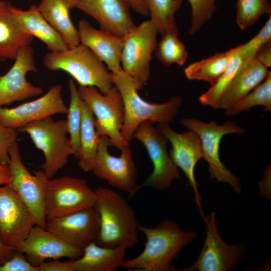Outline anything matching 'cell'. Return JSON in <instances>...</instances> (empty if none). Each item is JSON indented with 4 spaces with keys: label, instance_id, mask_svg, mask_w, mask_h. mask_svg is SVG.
<instances>
[{
    "label": "cell",
    "instance_id": "33",
    "mask_svg": "<svg viewBox=\"0 0 271 271\" xmlns=\"http://www.w3.org/2000/svg\"><path fill=\"white\" fill-rule=\"evenodd\" d=\"M178 35L174 33L165 34L157 43L155 50V57L166 67L173 64L182 66L187 59V51Z\"/></svg>",
    "mask_w": 271,
    "mask_h": 271
},
{
    "label": "cell",
    "instance_id": "39",
    "mask_svg": "<svg viewBox=\"0 0 271 271\" xmlns=\"http://www.w3.org/2000/svg\"><path fill=\"white\" fill-rule=\"evenodd\" d=\"M39 271H73L67 261L61 262L58 260L42 262L38 266Z\"/></svg>",
    "mask_w": 271,
    "mask_h": 271
},
{
    "label": "cell",
    "instance_id": "2",
    "mask_svg": "<svg viewBox=\"0 0 271 271\" xmlns=\"http://www.w3.org/2000/svg\"><path fill=\"white\" fill-rule=\"evenodd\" d=\"M94 206L100 221L95 242L101 246L129 248L138 241L139 223L136 214L127 200L113 189L99 186L95 190Z\"/></svg>",
    "mask_w": 271,
    "mask_h": 271
},
{
    "label": "cell",
    "instance_id": "38",
    "mask_svg": "<svg viewBox=\"0 0 271 271\" xmlns=\"http://www.w3.org/2000/svg\"><path fill=\"white\" fill-rule=\"evenodd\" d=\"M17 130L4 126L0 123V164L8 165L9 150L11 145L17 141Z\"/></svg>",
    "mask_w": 271,
    "mask_h": 271
},
{
    "label": "cell",
    "instance_id": "44",
    "mask_svg": "<svg viewBox=\"0 0 271 271\" xmlns=\"http://www.w3.org/2000/svg\"><path fill=\"white\" fill-rule=\"evenodd\" d=\"M10 5V3L8 2L3 0H0V11L7 8Z\"/></svg>",
    "mask_w": 271,
    "mask_h": 271
},
{
    "label": "cell",
    "instance_id": "34",
    "mask_svg": "<svg viewBox=\"0 0 271 271\" xmlns=\"http://www.w3.org/2000/svg\"><path fill=\"white\" fill-rule=\"evenodd\" d=\"M236 23L242 30L254 25L263 15L271 13L269 0H237Z\"/></svg>",
    "mask_w": 271,
    "mask_h": 271
},
{
    "label": "cell",
    "instance_id": "32",
    "mask_svg": "<svg viewBox=\"0 0 271 271\" xmlns=\"http://www.w3.org/2000/svg\"><path fill=\"white\" fill-rule=\"evenodd\" d=\"M68 87L70 93V103L68 107L67 118L66 120L68 134L73 150V155L78 159L80 148V132L82 113L81 104L82 98L78 88L73 79L69 80Z\"/></svg>",
    "mask_w": 271,
    "mask_h": 271
},
{
    "label": "cell",
    "instance_id": "16",
    "mask_svg": "<svg viewBox=\"0 0 271 271\" xmlns=\"http://www.w3.org/2000/svg\"><path fill=\"white\" fill-rule=\"evenodd\" d=\"M37 71L33 49L30 45L23 47L11 68L0 75V107L41 95L43 88L26 78L28 73Z\"/></svg>",
    "mask_w": 271,
    "mask_h": 271
},
{
    "label": "cell",
    "instance_id": "7",
    "mask_svg": "<svg viewBox=\"0 0 271 271\" xmlns=\"http://www.w3.org/2000/svg\"><path fill=\"white\" fill-rule=\"evenodd\" d=\"M78 90L81 98L93 113L98 136L107 137L109 146L120 150L130 145L121 133L124 109L122 96L116 87L113 86L105 94L92 86H79Z\"/></svg>",
    "mask_w": 271,
    "mask_h": 271
},
{
    "label": "cell",
    "instance_id": "3",
    "mask_svg": "<svg viewBox=\"0 0 271 271\" xmlns=\"http://www.w3.org/2000/svg\"><path fill=\"white\" fill-rule=\"evenodd\" d=\"M112 76L113 84L123 102L124 120L121 133L125 141L129 142L138 127L145 121L170 124L174 120L182 103L179 96H172L162 103L149 102L140 97L137 83L123 71L112 73Z\"/></svg>",
    "mask_w": 271,
    "mask_h": 271
},
{
    "label": "cell",
    "instance_id": "11",
    "mask_svg": "<svg viewBox=\"0 0 271 271\" xmlns=\"http://www.w3.org/2000/svg\"><path fill=\"white\" fill-rule=\"evenodd\" d=\"M140 141L145 147L153 166L152 172L140 185L157 190L168 189L173 182L180 178L178 168L172 160L167 151L168 140L153 123L146 121L141 124L136 130L133 139Z\"/></svg>",
    "mask_w": 271,
    "mask_h": 271
},
{
    "label": "cell",
    "instance_id": "20",
    "mask_svg": "<svg viewBox=\"0 0 271 271\" xmlns=\"http://www.w3.org/2000/svg\"><path fill=\"white\" fill-rule=\"evenodd\" d=\"M75 7L95 19L100 29L120 37L135 26L126 0H77Z\"/></svg>",
    "mask_w": 271,
    "mask_h": 271
},
{
    "label": "cell",
    "instance_id": "28",
    "mask_svg": "<svg viewBox=\"0 0 271 271\" xmlns=\"http://www.w3.org/2000/svg\"><path fill=\"white\" fill-rule=\"evenodd\" d=\"M233 52L234 48L192 63L184 69L185 76L189 80H203L212 85L225 70Z\"/></svg>",
    "mask_w": 271,
    "mask_h": 271
},
{
    "label": "cell",
    "instance_id": "15",
    "mask_svg": "<svg viewBox=\"0 0 271 271\" xmlns=\"http://www.w3.org/2000/svg\"><path fill=\"white\" fill-rule=\"evenodd\" d=\"M35 225L10 183L0 186V238L3 243L15 249Z\"/></svg>",
    "mask_w": 271,
    "mask_h": 271
},
{
    "label": "cell",
    "instance_id": "35",
    "mask_svg": "<svg viewBox=\"0 0 271 271\" xmlns=\"http://www.w3.org/2000/svg\"><path fill=\"white\" fill-rule=\"evenodd\" d=\"M191 7V21L189 30L190 35H193L206 22L211 19L216 11V0H188Z\"/></svg>",
    "mask_w": 271,
    "mask_h": 271
},
{
    "label": "cell",
    "instance_id": "8",
    "mask_svg": "<svg viewBox=\"0 0 271 271\" xmlns=\"http://www.w3.org/2000/svg\"><path fill=\"white\" fill-rule=\"evenodd\" d=\"M46 221L94 207L96 195L82 179L46 178L44 183Z\"/></svg>",
    "mask_w": 271,
    "mask_h": 271
},
{
    "label": "cell",
    "instance_id": "26",
    "mask_svg": "<svg viewBox=\"0 0 271 271\" xmlns=\"http://www.w3.org/2000/svg\"><path fill=\"white\" fill-rule=\"evenodd\" d=\"M10 6L0 11L1 61L15 60L21 49L30 45L33 40L10 13Z\"/></svg>",
    "mask_w": 271,
    "mask_h": 271
},
{
    "label": "cell",
    "instance_id": "22",
    "mask_svg": "<svg viewBox=\"0 0 271 271\" xmlns=\"http://www.w3.org/2000/svg\"><path fill=\"white\" fill-rule=\"evenodd\" d=\"M9 10L22 29L41 40L50 52H57L68 48L60 34L41 14L37 5H33L26 10L11 5Z\"/></svg>",
    "mask_w": 271,
    "mask_h": 271
},
{
    "label": "cell",
    "instance_id": "4",
    "mask_svg": "<svg viewBox=\"0 0 271 271\" xmlns=\"http://www.w3.org/2000/svg\"><path fill=\"white\" fill-rule=\"evenodd\" d=\"M43 65L50 71L67 73L79 86L95 87L103 94L114 86L112 73L88 47L81 43L73 47L47 53Z\"/></svg>",
    "mask_w": 271,
    "mask_h": 271
},
{
    "label": "cell",
    "instance_id": "17",
    "mask_svg": "<svg viewBox=\"0 0 271 271\" xmlns=\"http://www.w3.org/2000/svg\"><path fill=\"white\" fill-rule=\"evenodd\" d=\"M67 111L62 96V86L56 84L36 99L13 108L0 107V123L17 130L32 122L55 114H65Z\"/></svg>",
    "mask_w": 271,
    "mask_h": 271
},
{
    "label": "cell",
    "instance_id": "37",
    "mask_svg": "<svg viewBox=\"0 0 271 271\" xmlns=\"http://www.w3.org/2000/svg\"><path fill=\"white\" fill-rule=\"evenodd\" d=\"M0 271H39L22 252L15 250L11 257L0 266Z\"/></svg>",
    "mask_w": 271,
    "mask_h": 271
},
{
    "label": "cell",
    "instance_id": "36",
    "mask_svg": "<svg viewBox=\"0 0 271 271\" xmlns=\"http://www.w3.org/2000/svg\"><path fill=\"white\" fill-rule=\"evenodd\" d=\"M271 39L270 16L258 33L247 43L240 45V54L243 60L254 58L257 52Z\"/></svg>",
    "mask_w": 271,
    "mask_h": 271
},
{
    "label": "cell",
    "instance_id": "10",
    "mask_svg": "<svg viewBox=\"0 0 271 271\" xmlns=\"http://www.w3.org/2000/svg\"><path fill=\"white\" fill-rule=\"evenodd\" d=\"M158 33L156 26L149 19L135 26L123 37L122 69L137 83L140 90L150 77V63L157 44Z\"/></svg>",
    "mask_w": 271,
    "mask_h": 271
},
{
    "label": "cell",
    "instance_id": "40",
    "mask_svg": "<svg viewBox=\"0 0 271 271\" xmlns=\"http://www.w3.org/2000/svg\"><path fill=\"white\" fill-rule=\"evenodd\" d=\"M260 63L267 69L271 66V43L270 41L263 46L256 53L254 57Z\"/></svg>",
    "mask_w": 271,
    "mask_h": 271
},
{
    "label": "cell",
    "instance_id": "31",
    "mask_svg": "<svg viewBox=\"0 0 271 271\" xmlns=\"http://www.w3.org/2000/svg\"><path fill=\"white\" fill-rule=\"evenodd\" d=\"M256 106H262L271 111V73L266 79L247 94L225 109L227 116H233Z\"/></svg>",
    "mask_w": 271,
    "mask_h": 271
},
{
    "label": "cell",
    "instance_id": "5",
    "mask_svg": "<svg viewBox=\"0 0 271 271\" xmlns=\"http://www.w3.org/2000/svg\"><path fill=\"white\" fill-rule=\"evenodd\" d=\"M26 133L35 146L42 151L44 161L40 167L49 179L53 177L73 155L66 128V120L54 121L51 117L35 121L17 130Z\"/></svg>",
    "mask_w": 271,
    "mask_h": 271
},
{
    "label": "cell",
    "instance_id": "12",
    "mask_svg": "<svg viewBox=\"0 0 271 271\" xmlns=\"http://www.w3.org/2000/svg\"><path fill=\"white\" fill-rule=\"evenodd\" d=\"M10 184L30 211L36 225L45 228L44 183L46 176L42 170L31 174L24 164L17 141L9 150Z\"/></svg>",
    "mask_w": 271,
    "mask_h": 271
},
{
    "label": "cell",
    "instance_id": "19",
    "mask_svg": "<svg viewBox=\"0 0 271 271\" xmlns=\"http://www.w3.org/2000/svg\"><path fill=\"white\" fill-rule=\"evenodd\" d=\"M15 250L25 254L27 260L37 266L47 259H76L81 256L83 251L67 244L46 228L37 225Z\"/></svg>",
    "mask_w": 271,
    "mask_h": 271
},
{
    "label": "cell",
    "instance_id": "6",
    "mask_svg": "<svg viewBox=\"0 0 271 271\" xmlns=\"http://www.w3.org/2000/svg\"><path fill=\"white\" fill-rule=\"evenodd\" d=\"M180 123L199 136L203 158L207 163L210 178L218 182L228 184L235 193H240L242 188L240 179L222 162L219 148L224 136L228 134H242L245 129L229 121L218 125L214 120L207 123L197 119L189 118L182 119Z\"/></svg>",
    "mask_w": 271,
    "mask_h": 271
},
{
    "label": "cell",
    "instance_id": "1",
    "mask_svg": "<svg viewBox=\"0 0 271 271\" xmlns=\"http://www.w3.org/2000/svg\"><path fill=\"white\" fill-rule=\"evenodd\" d=\"M146 241L142 252L125 260L121 267L134 271H175L173 264L181 250L198 236L196 231L183 230L176 222L161 221L154 227L139 224Z\"/></svg>",
    "mask_w": 271,
    "mask_h": 271
},
{
    "label": "cell",
    "instance_id": "45",
    "mask_svg": "<svg viewBox=\"0 0 271 271\" xmlns=\"http://www.w3.org/2000/svg\"><path fill=\"white\" fill-rule=\"evenodd\" d=\"M67 4L68 5L69 8H72L73 7H75V3L77 1V0H64Z\"/></svg>",
    "mask_w": 271,
    "mask_h": 271
},
{
    "label": "cell",
    "instance_id": "9",
    "mask_svg": "<svg viewBox=\"0 0 271 271\" xmlns=\"http://www.w3.org/2000/svg\"><path fill=\"white\" fill-rule=\"evenodd\" d=\"M205 224L206 236L203 247L196 261L179 271H233L244 257V244H230L220 236L215 212L203 219Z\"/></svg>",
    "mask_w": 271,
    "mask_h": 271
},
{
    "label": "cell",
    "instance_id": "25",
    "mask_svg": "<svg viewBox=\"0 0 271 271\" xmlns=\"http://www.w3.org/2000/svg\"><path fill=\"white\" fill-rule=\"evenodd\" d=\"M38 9L49 24L60 34L68 47L80 43L78 29L70 16V9L64 0H41Z\"/></svg>",
    "mask_w": 271,
    "mask_h": 271
},
{
    "label": "cell",
    "instance_id": "29",
    "mask_svg": "<svg viewBox=\"0 0 271 271\" xmlns=\"http://www.w3.org/2000/svg\"><path fill=\"white\" fill-rule=\"evenodd\" d=\"M146 7L150 20L162 36L167 33L178 35L175 14L181 6L183 0H142Z\"/></svg>",
    "mask_w": 271,
    "mask_h": 271
},
{
    "label": "cell",
    "instance_id": "14",
    "mask_svg": "<svg viewBox=\"0 0 271 271\" xmlns=\"http://www.w3.org/2000/svg\"><path fill=\"white\" fill-rule=\"evenodd\" d=\"M156 128L171 143L172 148L169 152L171 158L187 178L193 190L196 205L203 219L205 215L203 210L198 184L195 176V166L199 160L203 158L199 136L191 130L183 133H177L170 127L169 123L158 124Z\"/></svg>",
    "mask_w": 271,
    "mask_h": 271
},
{
    "label": "cell",
    "instance_id": "42",
    "mask_svg": "<svg viewBox=\"0 0 271 271\" xmlns=\"http://www.w3.org/2000/svg\"><path fill=\"white\" fill-rule=\"evenodd\" d=\"M14 251V249L4 244L0 238V266L11 257Z\"/></svg>",
    "mask_w": 271,
    "mask_h": 271
},
{
    "label": "cell",
    "instance_id": "30",
    "mask_svg": "<svg viewBox=\"0 0 271 271\" xmlns=\"http://www.w3.org/2000/svg\"><path fill=\"white\" fill-rule=\"evenodd\" d=\"M242 63L239 45L234 48V52L227 68L218 80L205 93L200 96V102L203 105L218 109L220 98L238 73Z\"/></svg>",
    "mask_w": 271,
    "mask_h": 271
},
{
    "label": "cell",
    "instance_id": "43",
    "mask_svg": "<svg viewBox=\"0 0 271 271\" xmlns=\"http://www.w3.org/2000/svg\"><path fill=\"white\" fill-rule=\"evenodd\" d=\"M11 178V173L8 165L0 164V185L10 183Z\"/></svg>",
    "mask_w": 271,
    "mask_h": 271
},
{
    "label": "cell",
    "instance_id": "13",
    "mask_svg": "<svg viewBox=\"0 0 271 271\" xmlns=\"http://www.w3.org/2000/svg\"><path fill=\"white\" fill-rule=\"evenodd\" d=\"M109 139L100 137L97 153L92 171L98 178L133 197L140 190L138 172L130 145L121 150L119 156L111 155L108 150Z\"/></svg>",
    "mask_w": 271,
    "mask_h": 271
},
{
    "label": "cell",
    "instance_id": "18",
    "mask_svg": "<svg viewBox=\"0 0 271 271\" xmlns=\"http://www.w3.org/2000/svg\"><path fill=\"white\" fill-rule=\"evenodd\" d=\"M100 228L94 207L46 221L45 228L67 244L83 249L95 242Z\"/></svg>",
    "mask_w": 271,
    "mask_h": 271
},
{
    "label": "cell",
    "instance_id": "23",
    "mask_svg": "<svg viewBox=\"0 0 271 271\" xmlns=\"http://www.w3.org/2000/svg\"><path fill=\"white\" fill-rule=\"evenodd\" d=\"M270 71L255 58L243 60L238 73L220 98L218 109H226L263 82Z\"/></svg>",
    "mask_w": 271,
    "mask_h": 271
},
{
    "label": "cell",
    "instance_id": "27",
    "mask_svg": "<svg viewBox=\"0 0 271 271\" xmlns=\"http://www.w3.org/2000/svg\"><path fill=\"white\" fill-rule=\"evenodd\" d=\"M82 119L80 132L78 165L85 172L92 171L97 153L100 137L95 126V117L87 104H81Z\"/></svg>",
    "mask_w": 271,
    "mask_h": 271
},
{
    "label": "cell",
    "instance_id": "21",
    "mask_svg": "<svg viewBox=\"0 0 271 271\" xmlns=\"http://www.w3.org/2000/svg\"><path fill=\"white\" fill-rule=\"evenodd\" d=\"M77 29L80 43L88 47L112 73L123 71L121 65L123 38L97 29L85 19L79 21Z\"/></svg>",
    "mask_w": 271,
    "mask_h": 271
},
{
    "label": "cell",
    "instance_id": "24",
    "mask_svg": "<svg viewBox=\"0 0 271 271\" xmlns=\"http://www.w3.org/2000/svg\"><path fill=\"white\" fill-rule=\"evenodd\" d=\"M127 248L109 247L95 242L83 249L81 256L67 261L73 271H115L125 260Z\"/></svg>",
    "mask_w": 271,
    "mask_h": 271
},
{
    "label": "cell",
    "instance_id": "41",
    "mask_svg": "<svg viewBox=\"0 0 271 271\" xmlns=\"http://www.w3.org/2000/svg\"><path fill=\"white\" fill-rule=\"evenodd\" d=\"M130 8L138 13L144 16L149 15L148 11L142 0H126Z\"/></svg>",
    "mask_w": 271,
    "mask_h": 271
}]
</instances>
